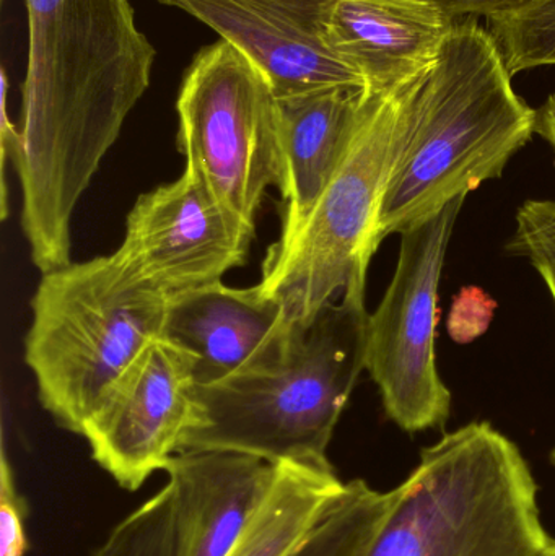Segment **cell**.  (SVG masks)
Returning <instances> with one entry per match:
<instances>
[{
  "label": "cell",
  "mask_w": 555,
  "mask_h": 556,
  "mask_svg": "<svg viewBox=\"0 0 555 556\" xmlns=\"http://www.w3.org/2000/svg\"><path fill=\"white\" fill-rule=\"evenodd\" d=\"M495 301L481 288L468 287L453 301L449 316V333L458 343H469L491 326Z\"/></svg>",
  "instance_id": "obj_22"
},
{
  "label": "cell",
  "mask_w": 555,
  "mask_h": 556,
  "mask_svg": "<svg viewBox=\"0 0 555 556\" xmlns=\"http://www.w3.org/2000/svg\"><path fill=\"white\" fill-rule=\"evenodd\" d=\"M194 389L191 355L163 337L150 343L85 425L94 463L124 490H139L181 451Z\"/></svg>",
  "instance_id": "obj_10"
},
{
  "label": "cell",
  "mask_w": 555,
  "mask_h": 556,
  "mask_svg": "<svg viewBox=\"0 0 555 556\" xmlns=\"http://www.w3.org/2000/svg\"><path fill=\"white\" fill-rule=\"evenodd\" d=\"M544 556H555V542H551L550 547H547L546 554Z\"/></svg>",
  "instance_id": "obj_26"
},
{
  "label": "cell",
  "mask_w": 555,
  "mask_h": 556,
  "mask_svg": "<svg viewBox=\"0 0 555 556\" xmlns=\"http://www.w3.org/2000/svg\"><path fill=\"white\" fill-rule=\"evenodd\" d=\"M524 205L531 214L555 227V201H527Z\"/></svg>",
  "instance_id": "obj_25"
},
{
  "label": "cell",
  "mask_w": 555,
  "mask_h": 556,
  "mask_svg": "<svg viewBox=\"0 0 555 556\" xmlns=\"http://www.w3.org/2000/svg\"><path fill=\"white\" fill-rule=\"evenodd\" d=\"M465 199L401 233L393 280L368 317L365 369L388 417L407 433L443 427L452 408V392L437 368L439 287Z\"/></svg>",
  "instance_id": "obj_8"
},
{
  "label": "cell",
  "mask_w": 555,
  "mask_h": 556,
  "mask_svg": "<svg viewBox=\"0 0 555 556\" xmlns=\"http://www.w3.org/2000/svg\"><path fill=\"white\" fill-rule=\"evenodd\" d=\"M449 13L456 22L462 20L492 18L501 13L520 9L531 0H430Z\"/></svg>",
  "instance_id": "obj_23"
},
{
  "label": "cell",
  "mask_w": 555,
  "mask_h": 556,
  "mask_svg": "<svg viewBox=\"0 0 555 556\" xmlns=\"http://www.w3.org/2000/svg\"><path fill=\"white\" fill-rule=\"evenodd\" d=\"M512 78L488 26L456 23L432 67L407 85L381 241L501 178L533 139L537 110L518 97Z\"/></svg>",
  "instance_id": "obj_2"
},
{
  "label": "cell",
  "mask_w": 555,
  "mask_h": 556,
  "mask_svg": "<svg viewBox=\"0 0 555 556\" xmlns=\"http://www.w3.org/2000/svg\"><path fill=\"white\" fill-rule=\"evenodd\" d=\"M551 542L520 447L472 421L422 451L365 556H544Z\"/></svg>",
  "instance_id": "obj_4"
},
{
  "label": "cell",
  "mask_w": 555,
  "mask_h": 556,
  "mask_svg": "<svg viewBox=\"0 0 555 556\" xmlns=\"http://www.w3.org/2000/svg\"><path fill=\"white\" fill-rule=\"evenodd\" d=\"M253 240L254 225L185 168L175 181L137 199L114 254L172 301L243 266Z\"/></svg>",
  "instance_id": "obj_9"
},
{
  "label": "cell",
  "mask_w": 555,
  "mask_h": 556,
  "mask_svg": "<svg viewBox=\"0 0 555 556\" xmlns=\"http://www.w3.org/2000/svg\"><path fill=\"white\" fill-rule=\"evenodd\" d=\"M188 13L240 51L276 98L331 87L364 88L329 45L336 0H156Z\"/></svg>",
  "instance_id": "obj_11"
},
{
  "label": "cell",
  "mask_w": 555,
  "mask_h": 556,
  "mask_svg": "<svg viewBox=\"0 0 555 556\" xmlns=\"http://www.w3.org/2000/svg\"><path fill=\"white\" fill-rule=\"evenodd\" d=\"M551 463L555 466V446L553 447V451H551Z\"/></svg>",
  "instance_id": "obj_27"
},
{
  "label": "cell",
  "mask_w": 555,
  "mask_h": 556,
  "mask_svg": "<svg viewBox=\"0 0 555 556\" xmlns=\"http://www.w3.org/2000/svg\"><path fill=\"white\" fill-rule=\"evenodd\" d=\"M163 472L176 556H228L266 500L277 464L230 451H179Z\"/></svg>",
  "instance_id": "obj_13"
},
{
  "label": "cell",
  "mask_w": 555,
  "mask_h": 556,
  "mask_svg": "<svg viewBox=\"0 0 555 556\" xmlns=\"http://www.w3.org/2000/svg\"><path fill=\"white\" fill-rule=\"evenodd\" d=\"M365 288H349L306 324H290L276 358L195 386L181 451H230L270 464H329L328 447L367 368Z\"/></svg>",
  "instance_id": "obj_3"
},
{
  "label": "cell",
  "mask_w": 555,
  "mask_h": 556,
  "mask_svg": "<svg viewBox=\"0 0 555 556\" xmlns=\"http://www.w3.org/2000/svg\"><path fill=\"white\" fill-rule=\"evenodd\" d=\"M534 134L547 140L555 150V91L547 98L546 103L537 110Z\"/></svg>",
  "instance_id": "obj_24"
},
{
  "label": "cell",
  "mask_w": 555,
  "mask_h": 556,
  "mask_svg": "<svg viewBox=\"0 0 555 556\" xmlns=\"http://www.w3.org/2000/svg\"><path fill=\"white\" fill-rule=\"evenodd\" d=\"M396 489L378 492L352 480L290 556H365L393 506Z\"/></svg>",
  "instance_id": "obj_17"
},
{
  "label": "cell",
  "mask_w": 555,
  "mask_h": 556,
  "mask_svg": "<svg viewBox=\"0 0 555 556\" xmlns=\"http://www.w3.org/2000/svg\"><path fill=\"white\" fill-rule=\"evenodd\" d=\"M28 64L20 142V225L39 273L72 263V217L146 94L156 49L129 0H25Z\"/></svg>",
  "instance_id": "obj_1"
},
{
  "label": "cell",
  "mask_w": 555,
  "mask_h": 556,
  "mask_svg": "<svg viewBox=\"0 0 555 556\" xmlns=\"http://www.w3.org/2000/svg\"><path fill=\"white\" fill-rule=\"evenodd\" d=\"M512 75L555 67V0H531L485 20Z\"/></svg>",
  "instance_id": "obj_18"
},
{
  "label": "cell",
  "mask_w": 555,
  "mask_h": 556,
  "mask_svg": "<svg viewBox=\"0 0 555 556\" xmlns=\"http://www.w3.org/2000/svg\"><path fill=\"white\" fill-rule=\"evenodd\" d=\"M345 483L329 464H277L263 505L228 556H290Z\"/></svg>",
  "instance_id": "obj_16"
},
{
  "label": "cell",
  "mask_w": 555,
  "mask_h": 556,
  "mask_svg": "<svg viewBox=\"0 0 555 556\" xmlns=\"http://www.w3.org/2000/svg\"><path fill=\"white\" fill-rule=\"evenodd\" d=\"M290 323L261 285L217 281L169 301L162 337L191 355L195 386L214 384L276 358Z\"/></svg>",
  "instance_id": "obj_12"
},
{
  "label": "cell",
  "mask_w": 555,
  "mask_h": 556,
  "mask_svg": "<svg viewBox=\"0 0 555 556\" xmlns=\"http://www.w3.org/2000/svg\"><path fill=\"white\" fill-rule=\"evenodd\" d=\"M93 556H176L166 485L127 515Z\"/></svg>",
  "instance_id": "obj_19"
},
{
  "label": "cell",
  "mask_w": 555,
  "mask_h": 556,
  "mask_svg": "<svg viewBox=\"0 0 555 556\" xmlns=\"http://www.w3.org/2000/svg\"><path fill=\"white\" fill-rule=\"evenodd\" d=\"M508 250L530 261L546 283L555 304V227L521 205L517 214V230Z\"/></svg>",
  "instance_id": "obj_20"
},
{
  "label": "cell",
  "mask_w": 555,
  "mask_h": 556,
  "mask_svg": "<svg viewBox=\"0 0 555 556\" xmlns=\"http://www.w3.org/2000/svg\"><path fill=\"white\" fill-rule=\"evenodd\" d=\"M456 23L430 0H336L328 38L367 93H388L432 67Z\"/></svg>",
  "instance_id": "obj_14"
},
{
  "label": "cell",
  "mask_w": 555,
  "mask_h": 556,
  "mask_svg": "<svg viewBox=\"0 0 555 556\" xmlns=\"http://www.w3.org/2000/svg\"><path fill=\"white\" fill-rule=\"evenodd\" d=\"M176 113L186 169L254 225L267 189L283 185L277 98L264 75L218 39L186 68Z\"/></svg>",
  "instance_id": "obj_7"
},
{
  "label": "cell",
  "mask_w": 555,
  "mask_h": 556,
  "mask_svg": "<svg viewBox=\"0 0 555 556\" xmlns=\"http://www.w3.org/2000/svg\"><path fill=\"white\" fill-rule=\"evenodd\" d=\"M364 88L331 87L277 98L283 155L282 230L292 233L341 165L364 108Z\"/></svg>",
  "instance_id": "obj_15"
},
{
  "label": "cell",
  "mask_w": 555,
  "mask_h": 556,
  "mask_svg": "<svg viewBox=\"0 0 555 556\" xmlns=\"http://www.w3.org/2000/svg\"><path fill=\"white\" fill-rule=\"evenodd\" d=\"M168 306L169 298L114 253L41 274L25 363L59 427L84 434L114 382L162 337Z\"/></svg>",
  "instance_id": "obj_5"
},
{
  "label": "cell",
  "mask_w": 555,
  "mask_h": 556,
  "mask_svg": "<svg viewBox=\"0 0 555 556\" xmlns=\"http://www.w3.org/2000/svg\"><path fill=\"white\" fill-rule=\"evenodd\" d=\"M406 88L365 91L341 165L305 220L267 250L260 285L280 301L290 324L310 323L349 288H365L368 266L381 243V204L400 139Z\"/></svg>",
  "instance_id": "obj_6"
},
{
  "label": "cell",
  "mask_w": 555,
  "mask_h": 556,
  "mask_svg": "<svg viewBox=\"0 0 555 556\" xmlns=\"http://www.w3.org/2000/svg\"><path fill=\"white\" fill-rule=\"evenodd\" d=\"M26 506L16 490L7 453L0 467V556H25L28 548L25 532Z\"/></svg>",
  "instance_id": "obj_21"
}]
</instances>
